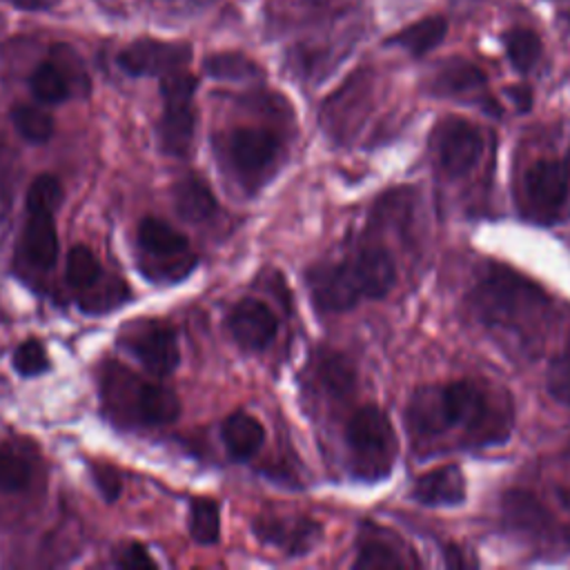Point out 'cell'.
Here are the masks:
<instances>
[{
  "label": "cell",
  "mask_w": 570,
  "mask_h": 570,
  "mask_svg": "<svg viewBox=\"0 0 570 570\" xmlns=\"http://www.w3.org/2000/svg\"><path fill=\"white\" fill-rule=\"evenodd\" d=\"M412 499L430 508H450L465 501V476L459 465H441L414 481Z\"/></svg>",
  "instance_id": "e0dca14e"
},
{
  "label": "cell",
  "mask_w": 570,
  "mask_h": 570,
  "mask_svg": "<svg viewBox=\"0 0 570 570\" xmlns=\"http://www.w3.org/2000/svg\"><path fill=\"white\" fill-rule=\"evenodd\" d=\"M29 87H31L33 98L45 105H58V102L67 100L71 94L69 80L65 78V73L60 71V67L53 60H47L33 69V73L29 78Z\"/></svg>",
  "instance_id": "cb8c5ba5"
},
{
  "label": "cell",
  "mask_w": 570,
  "mask_h": 570,
  "mask_svg": "<svg viewBox=\"0 0 570 570\" xmlns=\"http://www.w3.org/2000/svg\"><path fill=\"white\" fill-rule=\"evenodd\" d=\"M205 71L218 80H247L261 69L243 53H216L205 60Z\"/></svg>",
  "instance_id": "f1b7e54d"
},
{
  "label": "cell",
  "mask_w": 570,
  "mask_h": 570,
  "mask_svg": "<svg viewBox=\"0 0 570 570\" xmlns=\"http://www.w3.org/2000/svg\"><path fill=\"white\" fill-rule=\"evenodd\" d=\"M227 154L243 180L256 183L265 178L278 156V138L269 129L240 127L229 134Z\"/></svg>",
  "instance_id": "8fae6325"
},
{
  "label": "cell",
  "mask_w": 570,
  "mask_h": 570,
  "mask_svg": "<svg viewBox=\"0 0 570 570\" xmlns=\"http://www.w3.org/2000/svg\"><path fill=\"white\" fill-rule=\"evenodd\" d=\"M227 327L243 350L258 352L274 341L278 332V318L263 301L243 298L232 307Z\"/></svg>",
  "instance_id": "4fadbf2b"
},
{
  "label": "cell",
  "mask_w": 570,
  "mask_h": 570,
  "mask_svg": "<svg viewBox=\"0 0 570 570\" xmlns=\"http://www.w3.org/2000/svg\"><path fill=\"white\" fill-rule=\"evenodd\" d=\"M476 314L488 325H512L543 305V294L510 269H492L472 292Z\"/></svg>",
  "instance_id": "5b68a950"
},
{
  "label": "cell",
  "mask_w": 570,
  "mask_h": 570,
  "mask_svg": "<svg viewBox=\"0 0 570 570\" xmlns=\"http://www.w3.org/2000/svg\"><path fill=\"white\" fill-rule=\"evenodd\" d=\"M102 399L111 416L138 425H165L180 414L178 396L131 370L109 363L102 374Z\"/></svg>",
  "instance_id": "7a4b0ae2"
},
{
  "label": "cell",
  "mask_w": 570,
  "mask_h": 570,
  "mask_svg": "<svg viewBox=\"0 0 570 570\" xmlns=\"http://www.w3.org/2000/svg\"><path fill=\"white\" fill-rule=\"evenodd\" d=\"M31 465L11 448H0V490L20 492L31 483Z\"/></svg>",
  "instance_id": "f546056e"
},
{
  "label": "cell",
  "mask_w": 570,
  "mask_h": 570,
  "mask_svg": "<svg viewBox=\"0 0 570 570\" xmlns=\"http://www.w3.org/2000/svg\"><path fill=\"white\" fill-rule=\"evenodd\" d=\"M525 212L539 223H550L559 216L568 196V174L557 160H537L523 176Z\"/></svg>",
  "instance_id": "30bf717a"
},
{
  "label": "cell",
  "mask_w": 570,
  "mask_h": 570,
  "mask_svg": "<svg viewBox=\"0 0 570 570\" xmlns=\"http://www.w3.org/2000/svg\"><path fill=\"white\" fill-rule=\"evenodd\" d=\"M566 174H568V178H570V149H568V156H566Z\"/></svg>",
  "instance_id": "f35d334b"
},
{
  "label": "cell",
  "mask_w": 570,
  "mask_h": 570,
  "mask_svg": "<svg viewBox=\"0 0 570 570\" xmlns=\"http://www.w3.org/2000/svg\"><path fill=\"white\" fill-rule=\"evenodd\" d=\"M252 528L256 539L267 546H276L287 554H305L321 539V525L309 519L258 517Z\"/></svg>",
  "instance_id": "2e32d148"
},
{
  "label": "cell",
  "mask_w": 570,
  "mask_h": 570,
  "mask_svg": "<svg viewBox=\"0 0 570 570\" xmlns=\"http://www.w3.org/2000/svg\"><path fill=\"white\" fill-rule=\"evenodd\" d=\"M350 470L356 479L379 481L392 470L396 456V434L385 410L370 403L358 407L345 430Z\"/></svg>",
  "instance_id": "3957f363"
},
{
  "label": "cell",
  "mask_w": 570,
  "mask_h": 570,
  "mask_svg": "<svg viewBox=\"0 0 570 570\" xmlns=\"http://www.w3.org/2000/svg\"><path fill=\"white\" fill-rule=\"evenodd\" d=\"M220 436H223L227 452L234 459L245 461V459H252L261 450V445L265 441V428L252 414L234 412L223 421Z\"/></svg>",
  "instance_id": "d6986e66"
},
{
  "label": "cell",
  "mask_w": 570,
  "mask_h": 570,
  "mask_svg": "<svg viewBox=\"0 0 570 570\" xmlns=\"http://www.w3.org/2000/svg\"><path fill=\"white\" fill-rule=\"evenodd\" d=\"M191 58L189 45L142 38L118 53V65L129 76H165L183 69Z\"/></svg>",
  "instance_id": "7c38bea8"
},
{
  "label": "cell",
  "mask_w": 570,
  "mask_h": 570,
  "mask_svg": "<svg viewBox=\"0 0 570 570\" xmlns=\"http://www.w3.org/2000/svg\"><path fill=\"white\" fill-rule=\"evenodd\" d=\"M307 283L314 303L325 312L352 309L361 298L347 261L336 265H314L307 272Z\"/></svg>",
  "instance_id": "5bb4252c"
},
{
  "label": "cell",
  "mask_w": 570,
  "mask_h": 570,
  "mask_svg": "<svg viewBox=\"0 0 570 570\" xmlns=\"http://www.w3.org/2000/svg\"><path fill=\"white\" fill-rule=\"evenodd\" d=\"M546 390L557 403L570 407V352L559 354L550 363L546 374Z\"/></svg>",
  "instance_id": "d6a6232c"
},
{
  "label": "cell",
  "mask_w": 570,
  "mask_h": 570,
  "mask_svg": "<svg viewBox=\"0 0 570 570\" xmlns=\"http://www.w3.org/2000/svg\"><path fill=\"white\" fill-rule=\"evenodd\" d=\"M118 343L156 376H167L180 361L178 338L174 327L160 321H136L118 338Z\"/></svg>",
  "instance_id": "ba28073f"
},
{
  "label": "cell",
  "mask_w": 570,
  "mask_h": 570,
  "mask_svg": "<svg viewBox=\"0 0 570 570\" xmlns=\"http://www.w3.org/2000/svg\"><path fill=\"white\" fill-rule=\"evenodd\" d=\"M11 4L20 7V9H29V11H42V9H51L58 0H9Z\"/></svg>",
  "instance_id": "74e56055"
},
{
  "label": "cell",
  "mask_w": 570,
  "mask_h": 570,
  "mask_svg": "<svg viewBox=\"0 0 570 570\" xmlns=\"http://www.w3.org/2000/svg\"><path fill=\"white\" fill-rule=\"evenodd\" d=\"M67 281L78 292V298L91 292L102 281V267L87 245H73L67 254Z\"/></svg>",
  "instance_id": "603a6c76"
},
{
  "label": "cell",
  "mask_w": 570,
  "mask_h": 570,
  "mask_svg": "<svg viewBox=\"0 0 570 570\" xmlns=\"http://www.w3.org/2000/svg\"><path fill=\"white\" fill-rule=\"evenodd\" d=\"M196 78L183 69L160 76V94H163V118H160V149L167 156H185L194 140L196 129V111H194V94Z\"/></svg>",
  "instance_id": "52a82bcc"
},
{
  "label": "cell",
  "mask_w": 570,
  "mask_h": 570,
  "mask_svg": "<svg viewBox=\"0 0 570 570\" xmlns=\"http://www.w3.org/2000/svg\"><path fill=\"white\" fill-rule=\"evenodd\" d=\"M485 76L465 60H450L439 76L434 78V91L436 94H465L483 87Z\"/></svg>",
  "instance_id": "d4e9b609"
},
{
  "label": "cell",
  "mask_w": 570,
  "mask_h": 570,
  "mask_svg": "<svg viewBox=\"0 0 570 570\" xmlns=\"http://www.w3.org/2000/svg\"><path fill=\"white\" fill-rule=\"evenodd\" d=\"M445 31H448V20L443 16H430L392 36L390 45H399L407 49L412 56H423L443 40Z\"/></svg>",
  "instance_id": "44dd1931"
},
{
  "label": "cell",
  "mask_w": 570,
  "mask_h": 570,
  "mask_svg": "<svg viewBox=\"0 0 570 570\" xmlns=\"http://www.w3.org/2000/svg\"><path fill=\"white\" fill-rule=\"evenodd\" d=\"M361 298H383L396 283V265L387 249L365 245L347 263Z\"/></svg>",
  "instance_id": "9a60e30c"
},
{
  "label": "cell",
  "mask_w": 570,
  "mask_h": 570,
  "mask_svg": "<svg viewBox=\"0 0 570 570\" xmlns=\"http://www.w3.org/2000/svg\"><path fill=\"white\" fill-rule=\"evenodd\" d=\"M62 200V185L53 174H40L27 189V220L22 232L24 258L47 272L58 258V232L53 212Z\"/></svg>",
  "instance_id": "277c9868"
},
{
  "label": "cell",
  "mask_w": 570,
  "mask_h": 570,
  "mask_svg": "<svg viewBox=\"0 0 570 570\" xmlns=\"http://www.w3.org/2000/svg\"><path fill=\"white\" fill-rule=\"evenodd\" d=\"M187 2H194V4H209V2H214V0H187Z\"/></svg>",
  "instance_id": "ab89813d"
},
{
  "label": "cell",
  "mask_w": 570,
  "mask_h": 570,
  "mask_svg": "<svg viewBox=\"0 0 570 570\" xmlns=\"http://www.w3.org/2000/svg\"><path fill=\"white\" fill-rule=\"evenodd\" d=\"M11 122L16 131L29 142H47L53 136L51 114L36 105H16L11 109Z\"/></svg>",
  "instance_id": "4316f807"
},
{
  "label": "cell",
  "mask_w": 570,
  "mask_h": 570,
  "mask_svg": "<svg viewBox=\"0 0 570 570\" xmlns=\"http://www.w3.org/2000/svg\"><path fill=\"white\" fill-rule=\"evenodd\" d=\"M11 363H13V370L22 376H38V374L47 372L51 365L47 350L38 338H27L24 343H20L13 350Z\"/></svg>",
  "instance_id": "1f68e13d"
},
{
  "label": "cell",
  "mask_w": 570,
  "mask_h": 570,
  "mask_svg": "<svg viewBox=\"0 0 570 570\" xmlns=\"http://www.w3.org/2000/svg\"><path fill=\"white\" fill-rule=\"evenodd\" d=\"M309 2H316V4H321V2H327V0H309Z\"/></svg>",
  "instance_id": "60d3db41"
},
{
  "label": "cell",
  "mask_w": 570,
  "mask_h": 570,
  "mask_svg": "<svg viewBox=\"0 0 570 570\" xmlns=\"http://www.w3.org/2000/svg\"><path fill=\"white\" fill-rule=\"evenodd\" d=\"M51 56H53L51 60L60 67V71H62L65 78L69 80L71 91H73V87L78 85L80 91L85 94L87 87H89V82H87V73H85L82 62L78 60V56H76L69 47H65V45H58V47L51 51Z\"/></svg>",
  "instance_id": "836d02e7"
},
{
  "label": "cell",
  "mask_w": 570,
  "mask_h": 570,
  "mask_svg": "<svg viewBox=\"0 0 570 570\" xmlns=\"http://www.w3.org/2000/svg\"><path fill=\"white\" fill-rule=\"evenodd\" d=\"M316 379L325 390V394H330L332 399H343L354 387V367L343 354L325 352L318 358Z\"/></svg>",
  "instance_id": "7402d4cb"
},
{
  "label": "cell",
  "mask_w": 570,
  "mask_h": 570,
  "mask_svg": "<svg viewBox=\"0 0 570 570\" xmlns=\"http://www.w3.org/2000/svg\"><path fill=\"white\" fill-rule=\"evenodd\" d=\"M91 474H94V481H96L98 490L102 492L105 501H109V503L116 501L122 490L120 472L109 463H91Z\"/></svg>",
  "instance_id": "e575fe53"
},
{
  "label": "cell",
  "mask_w": 570,
  "mask_h": 570,
  "mask_svg": "<svg viewBox=\"0 0 570 570\" xmlns=\"http://www.w3.org/2000/svg\"><path fill=\"white\" fill-rule=\"evenodd\" d=\"M492 403L472 381H454L439 387H421L407 405V425L412 434L439 436L463 425L468 432H481L483 439H497L492 428L505 434V423H494Z\"/></svg>",
  "instance_id": "6da1fadb"
},
{
  "label": "cell",
  "mask_w": 570,
  "mask_h": 570,
  "mask_svg": "<svg viewBox=\"0 0 570 570\" xmlns=\"http://www.w3.org/2000/svg\"><path fill=\"white\" fill-rule=\"evenodd\" d=\"M140 272L156 283H174L187 276L194 267L189 240L169 223L147 216L138 225Z\"/></svg>",
  "instance_id": "8992f818"
},
{
  "label": "cell",
  "mask_w": 570,
  "mask_h": 570,
  "mask_svg": "<svg viewBox=\"0 0 570 570\" xmlns=\"http://www.w3.org/2000/svg\"><path fill=\"white\" fill-rule=\"evenodd\" d=\"M432 151L443 174L465 176L483 151L481 131L465 118H443L432 131Z\"/></svg>",
  "instance_id": "9c48e42d"
},
{
  "label": "cell",
  "mask_w": 570,
  "mask_h": 570,
  "mask_svg": "<svg viewBox=\"0 0 570 570\" xmlns=\"http://www.w3.org/2000/svg\"><path fill=\"white\" fill-rule=\"evenodd\" d=\"M508 96L514 100V105H517L521 111L530 109V105H532V91H530V87H525V85L510 87V89H508Z\"/></svg>",
  "instance_id": "8d00e7d4"
},
{
  "label": "cell",
  "mask_w": 570,
  "mask_h": 570,
  "mask_svg": "<svg viewBox=\"0 0 570 570\" xmlns=\"http://www.w3.org/2000/svg\"><path fill=\"white\" fill-rule=\"evenodd\" d=\"M505 51L517 71H530L541 56V40L530 29H512L505 36Z\"/></svg>",
  "instance_id": "83f0119b"
},
{
  "label": "cell",
  "mask_w": 570,
  "mask_h": 570,
  "mask_svg": "<svg viewBox=\"0 0 570 570\" xmlns=\"http://www.w3.org/2000/svg\"><path fill=\"white\" fill-rule=\"evenodd\" d=\"M189 534L200 546H212L220 537V510L214 499H194L189 505Z\"/></svg>",
  "instance_id": "484cf974"
},
{
  "label": "cell",
  "mask_w": 570,
  "mask_h": 570,
  "mask_svg": "<svg viewBox=\"0 0 570 570\" xmlns=\"http://www.w3.org/2000/svg\"><path fill=\"white\" fill-rule=\"evenodd\" d=\"M352 566L354 568H401L405 566V561L390 543L381 539H365Z\"/></svg>",
  "instance_id": "4dcf8cb0"
},
{
  "label": "cell",
  "mask_w": 570,
  "mask_h": 570,
  "mask_svg": "<svg viewBox=\"0 0 570 570\" xmlns=\"http://www.w3.org/2000/svg\"><path fill=\"white\" fill-rule=\"evenodd\" d=\"M176 212L189 223H203L214 216L216 198L209 185L198 174H185L174 183L171 189Z\"/></svg>",
  "instance_id": "ac0fdd59"
},
{
  "label": "cell",
  "mask_w": 570,
  "mask_h": 570,
  "mask_svg": "<svg viewBox=\"0 0 570 570\" xmlns=\"http://www.w3.org/2000/svg\"><path fill=\"white\" fill-rule=\"evenodd\" d=\"M503 514L508 523H512L519 530L525 532H546L550 525V519L546 510L539 505V501L523 490H512L503 497Z\"/></svg>",
  "instance_id": "ffe728a7"
},
{
  "label": "cell",
  "mask_w": 570,
  "mask_h": 570,
  "mask_svg": "<svg viewBox=\"0 0 570 570\" xmlns=\"http://www.w3.org/2000/svg\"><path fill=\"white\" fill-rule=\"evenodd\" d=\"M120 568H127V570H138V568H156V561L149 557L147 548L142 543H129L120 554H118V561H116Z\"/></svg>",
  "instance_id": "d590c367"
}]
</instances>
